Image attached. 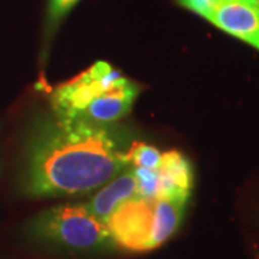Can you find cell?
Masks as SVG:
<instances>
[{
  "mask_svg": "<svg viewBox=\"0 0 259 259\" xmlns=\"http://www.w3.org/2000/svg\"><path fill=\"white\" fill-rule=\"evenodd\" d=\"M134 196H137V179L134 168L127 167L105 185L98 187V192L94 194L87 206L95 216L104 221L115 210L117 206Z\"/></svg>",
  "mask_w": 259,
  "mask_h": 259,
  "instance_id": "cell-7",
  "label": "cell"
},
{
  "mask_svg": "<svg viewBox=\"0 0 259 259\" xmlns=\"http://www.w3.org/2000/svg\"><path fill=\"white\" fill-rule=\"evenodd\" d=\"M134 141L115 124L56 114L37 115L23 141L19 187L28 197H64L97 190L130 166Z\"/></svg>",
  "mask_w": 259,
  "mask_h": 259,
  "instance_id": "cell-1",
  "label": "cell"
},
{
  "mask_svg": "<svg viewBox=\"0 0 259 259\" xmlns=\"http://www.w3.org/2000/svg\"><path fill=\"white\" fill-rule=\"evenodd\" d=\"M187 202L171 197L156 199V225H154V248L161 246L179 229L183 221Z\"/></svg>",
  "mask_w": 259,
  "mask_h": 259,
  "instance_id": "cell-8",
  "label": "cell"
},
{
  "mask_svg": "<svg viewBox=\"0 0 259 259\" xmlns=\"http://www.w3.org/2000/svg\"><path fill=\"white\" fill-rule=\"evenodd\" d=\"M157 190L154 199L171 197L189 202L193 190V167L183 153L170 150L161 153L157 167Z\"/></svg>",
  "mask_w": 259,
  "mask_h": 259,
  "instance_id": "cell-6",
  "label": "cell"
},
{
  "mask_svg": "<svg viewBox=\"0 0 259 259\" xmlns=\"http://www.w3.org/2000/svg\"><path fill=\"white\" fill-rule=\"evenodd\" d=\"M104 222L115 248L127 252H147L154 248L156 199L134 196L122 202Z\"/></svg>",
  "mask_w": 259,
  "mask_h": 259,
  "instance_id": "cell-4",
  "label": "cell"
},
{
  "mask_svg": "<svg viewBox=\"0 0 259 259\" xmlns=\"http://www.w3.org/2000/svg\"><path fill=\"white\" fill-rule=\"evenodd\" d=\"M177 3L259 51V0H177Z\"/></svg>",
  "mask_w": 259,
  "mask_h": 259,
  "instance_id": "cell-5",
  "label": "cell"
},
{
  "mask_svg": "<svg viewBox=\"0 0 259 259\" xmlns=\"http://www.w3.org/2000/svg\"><path fill=\"white\" fill-rule=\"evenodd\" d=\"M28 235L40 242L69 250L115 248L105 222L87 203H65L37 213L26 226Z\"/></svg>",
  "mask_w": 259,
  "mask_h": 259,
  "instance_id": "cell-3",
  "label": "cell"
},
{
  "mask_svg": "<svg viewBox=\"0 0 259 259\" xmlns=\"http://www.w3.org/2000/svg\"><path fill=\"white\" fill-rule=\"evenodd\" d=\"M78 2L79 0H49L47 16H45V25H44V37H45L47 47L49 45L52 36L55 35L56 29L62 23L65 16L74 9Z\"/></svg>",
  "mask_w": 259,
  "mask_h": 259,
  "instance_id": "cell-9",
  "label": "cell"
},
{
  "mask_svg": "<svg viewBox=\"0 0 259 259\" xmlns=\"http://www.w3.org/2000/svg\"><path fill=\"white\" fill-rule=\"evenodd\" d=\"M160 157H161V151H158L157 148L146 143L134 141L130 147L128 161L131 167L156 168Z\"/></svg>",
  "mask_w": 259,
  "mask_h": 259,
  "instance_id": "cell-10",
  "label": "cell"
},
{
  "mask_svg": "<svg viewBox=\"0 0 259 259\" xmlns=\"http://www.w3.org/2000/svg\"><path fill=\"white\" fill-rule=\"evenodd\" d=\"M139 93V85L100 61L58 85L51 95V105L59 117L114 124L131 111Z\"/></svg>",
  "mask_w": 259,
  "mask_h": 259,
  "instance_id": "cell-2",
  "label": "cell"
}]
</instances>
